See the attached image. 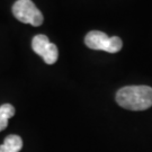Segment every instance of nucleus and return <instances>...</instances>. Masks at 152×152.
Listing matches in <instances>:
<instances>
[{
  "label": "nucleus",
  "mask_w": 152,
  "mask_h": 152,
  "mask_svg": "<svg viewBox=\"0 0 152 152\" xmlns=\"http://www.w3.org/2000/svg\"><path fill=\"white\" fill-rule=\"evenodd\" d=\"M121 107L130 110H145L152 106V88L149 86H127L116 94Z\"/></svg>",
  "instance_id": "f257e3e1"
},
{
  "label": "nucleus",
  "mask_w": 152,
  "mask_h": 152,
  "mask_svg": "<svg viewBox=\"0 0 152 152\" xmlns=\"http://www.w3.org/2000/svg\"><path fill=\"white\" fill-rule=\"evenodd\" d=\"M85 43L89 49L105 51L108 53H117L123 48V42L118 36L109 37L107 34L99 31H91L86 35Z\"/></svg>",
  "instance_id": "f03ea898"
},
{
  "label": "nucleus",
  "mask_w": 152,
  "mask_h": 152,
  "mask_svg": "<svg viewBox=\"0 0 152 152\" xmlns=\"http://www.w3.org/2000/svg\"><path fill=\"white\" fill-rule=\"evenodd\" d=\"M12 14L19 22L39 26L43 24V15L32 0H17L12 6Z\"/></svg>",
  "instance_id": "7ed1b4c3"
},
{
  "label": "nucleus",
  "mask_w": 152,
  "mask_h": 152,
  "mask_svg": "<svg viewBox=\"0 0 152 152\" xmlns=\"http://www.w3.org/2000/svg\"><path fill=\"white\" fill-rule=\"evenodd\" d=\"M33 51L43 58L46 64H54L59 58V51L56 45L51 43L46 35H36L32 41Z\"/></svg>",
  "instance_id": "20e7f679"
},
{
  "label": "nucleus",
  "mask_w": 152,
  "mask_h": 152,
  "mask_svg": "<svg viewBox=\"0 0 152 152\" xmlns=\"http://www.w3.org/2000/svg\"><path fill=\"white\" fill-rule=\"evenodd\" d=\"M23 148V140L20 136L11 134L8 135L0 145V152H19Z\"/></svg>",
  "instance_id": "39448f33"
},
{
  "label": "nucleus",
  "mask_w": 152,
  "mask_h": 152,
  "mask_svg": "<svg viewBox=\"0 0 152 152\" xmlns=\"http://www.w3.org/2000/svg\"><path fill=\"white\" fill-rule=\"evenodd\" d=\"M15 115V108L10 104H4L0 106V132L8 125V120Z\"/></svg>",
  "instance_id": "423d86ee"
}]
</instances>
